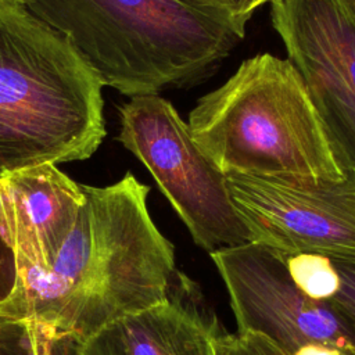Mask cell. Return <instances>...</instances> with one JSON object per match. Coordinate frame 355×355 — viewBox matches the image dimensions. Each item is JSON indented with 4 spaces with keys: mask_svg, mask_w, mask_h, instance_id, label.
Here are the masks:
<instances>
[{
    "mask_svg": "<svg viewBox=\"0 0 355 355\" xmlns=\"http://www.w3.org/2000/svg\"><path fill=\"white\" fill-rule=\"evenodd\" d=\"M85 201L50 269L21 283L12 319H35L80 343L162 302L176 275L173 244L155 226L150 187L130 172L82 184Z\"/></svg>",
    "mask_w": 355,
    "mask_h": 355,
    "instance_id": "obj_1",
    "label": "cell"
},
{
    "mask_svg": "<svg viewBox=\"0 0 355 355\" xmlns=\"http://www.w3.org/2000/svg\"><path fill=\"white\" fill-rule=\"evenodd\" d=\"M103 86L135 97L197 86L244 39L225 0H35Z\"/></svg>",
    "mask_w": 355,
    "mask_h": 355,
    "instance_id": "obj_2",
    "label": "cell"
},
{
    "mask_svg": "<svg viewBox=\"0 0 355 355\" xmlns=\"http://www.w3.org/2000/svg\"><path fill=\"white\" fill-rule=\"evenodd\" d=\"M103 87L60 32L0 4V175L90 158L107 133Z\"/></svg>",
    "mask_w": 355,
    "mask_h": 355,
    "instance_id": "obj_3",
    "label": "cell"
},
{
    "mask_svg": "<svg viewBox=\"0 0 355 355\" xmlns=\"http://www.w3.org/2000/svg\"><path fill=\"white\" fill-rule=\"evenodd\" d=\"M200 150L225 173L338 182L340 168L309 89L288 58L244 60L189 112Z\"/></svg>",
    "mask_w": 355,
    "mask_h": 355,
    "instance_id": "obj_4",
    "label": "cell"
},
{
    "mask_svg": "<svg viewBox=\"0 0 355 355\" xmlns=\"http://www.w3.org/2000/svg\"><path fill=\"white\" fill-rule=\"evenodd\" d=\"M118 140L153 175L193 241L208 252L252 241L226 175L196 144L187 122L159 94L119 107Z\"/></svg>",
    "mask_w": 355,
    "mask_h": 355,
    "instance_id": "obj_5",
    "label": "cell"
},
{
    "mask_svg": "<svg viewBox=\"0 0 355 355\" xmlns=\"http://www.w3.org/2000/svg\"><path fill=\"white\" fill-rule=\"evenodd\" d=\"M230 298L239 333L272 341L286 355L308 344L355 348V320L336 301H315L293 282L286 255L248 241L209 252Z\"/></svg>",
    "mask_w": 355,
    "mask_h": 355,
    "instance_id": "obj_6",
    "label": "cell"
},
{
    "mask_svg": "<svg viewBox=\"0 0 355 355\" xmlns=\"http://www.w3.org/2000/svg\"><path fill=\"white\" fill-rule=\"evenodd\" d=\"M270 19L340 168L355 172V0H273Z\"/></svg>",
    "mask_w": 355,
    "mask_h": 355,
    "instance_id": "obj_7",
    "label": "cell"
},
{
    "mask_svg": "<svg viewBox=\"0 0 355 355\" xmlns=\"http://www.w3.org/2000/svg\"><path fill=\"white\" fill-rule=\"evenodd\" d=\"M338 182L226 175L232 201L252 241L283 254L355 259V172Z\"/></svg>",
    "mask_w": 355,
    "mask_h": 355,
    "instance_id": "obj_8",
    "label": "cell"
},
{
    "mask_svg": "<svg viewBox=\"0 0 355 355\" xmlns=\"http://www.w3.org/2000/svg\"><path fill=\"white\" fill-rule=\"evenodd\" d=\"M83 201L82 184L55 164L0 175V233L15 257L19 287L50 269Z\"/></svg>",
    "mask_w": 355,
    "mask_h": 355,
    "instance_id": "obj_9",
    "label": "cell"
},
{
    "mask_svg": "<svg viewBox=\"0 0 355 355\" xmlns=\"http://www.w3.org/2000/svg\"><path fill=\"white\" fill-rule=\"evenodd\" d=\"M222 331L197 284L176 272L165 300L80 343L83 355H215Z\"/></svg>",
    "mask_w": 355,
    "mask_h": 355,
    "instance_id": "obj_10",
    "label": "cell"
},
{
    "mask_svg": "<svg viewBox=\"0 0 355 355\" xmlns=\"http://www.w3.org/2000/svg\"><path fill=\"white\" fill-rule=\"evenodd\" d=\"M0 355H83L80 341L35 319L0 318Z\"/></svg>",
    "mask_w": 355,
    "mask_h": 355,
    "instance_id": "obj_11",
    "label": "cell"
},
{
    "mask_svg": "<svg viewBox=\"0 0 355 355\" xmlns=\"http://www.w3.org/2000/svg\"><path fill=\"white\" fill-rule=\"evenodd\" d=\"M294 284L315 301H333L340 290V276L330 257L313 252L284 254Z\"/></svg>",
    "mask_w": 355,
    "mask_h": 355,
    "instance_id": "obj_12",
    "label": "cell"
},
{
    "mask_svg": "<svg viewBox=\"0 0 355 355\" xmlns=\"http://www.w3.org/2000/svg\"><path fill=\"white\" fill-rule=\"evenodd\" d=\"M19 288L15 257L0 233V318H17Z\"/></svg>",
    "mask_w": 355,
    "mask_h": 355,
    "instance_id": "obj_13",
    "label": "cell"
},
{
    "mask_svg": "<svg viewBox=\"0 0 355 355\" xmlns=\"http://www.w3.org/2000/svg\"><path fill=\"white\" fill-rule=\"evenodd\" d=\"M215 355H286L272 341L251 333H220L215 341Z\"/></svg>",
    "mask_w": 355,
    "mask_h": 355,
    "instance_id": "obj_14",
    "label": "cell"
},
{
    "mask_svg": "<svg viewBox=\"0 0 355 355\" xmlns=\"http://www.w3.org/2000/svg\"><path fill=\"white\" fill-rule=\"evenodd\" d=\"M331 261L340 276V290L333 301L355 320V259L331 258Z\"/></svg>",
    "mask_w": 355,
    "mask_h": 355,
    "instance_id": "obj_15",
    "label": "cell"
},
{
    "mask_svg": "<svg viewBox=\"0 0 355 355\" xmlns=\"http://www.w3.org/2000/svg\"><path fill=\"white\" fill-rule=\"evenodd\" d=\"M225 1L233 15L248 22L258 7L266 3H272L273 0H225Z\"/></svg>",
    "mask_w": 355,
    "mask_h": 355,
    "instance_id": "obj_16",
    "label": "cell"
},
{
    "mask_svg": "<svg viewBox=\"0 0 355 355\" xmlns=\"http://www.w3.org/2000/svg\"><path fill=\"white\" fill-rule=\"evenodd\" d=\"M293 355H343V349L326 344H308L298 348Z\"/></svg>",
    "mask_w": 355,
    "mask_h": 355,
    "instance_id": "obj_17",
    "label": "cell"
},
{
    "mask_svg": "<svg viewBox=\"0 0 355 355\" xmlns=\"http://www.w3.org/2000/svg\"><path fill=\"white\" fill-rule=\"evenodd\" d=\"M32 1L35 0H0V4H7V6H22L28 7Z\"/></svg>",
    "mask_w": 355,
    "mask_h": 355,
    "instance_id": "obj_18",
    "label": "cell"
},
{
    "mask_svg": "<svg viewBox=\"0 0 355 355\" xmlns=\"http://www.w3.org/2000/svg\"><path fill=\"white\" fill-rule=\"evenodd\" d=\"M343 355H355V348H349L343 351Z\"/></svg>",
    "mask_w": 355,
    "mask_h": 355,
    "instance_id": "obj_19",
    "label": "cell"
}]
</instances>
